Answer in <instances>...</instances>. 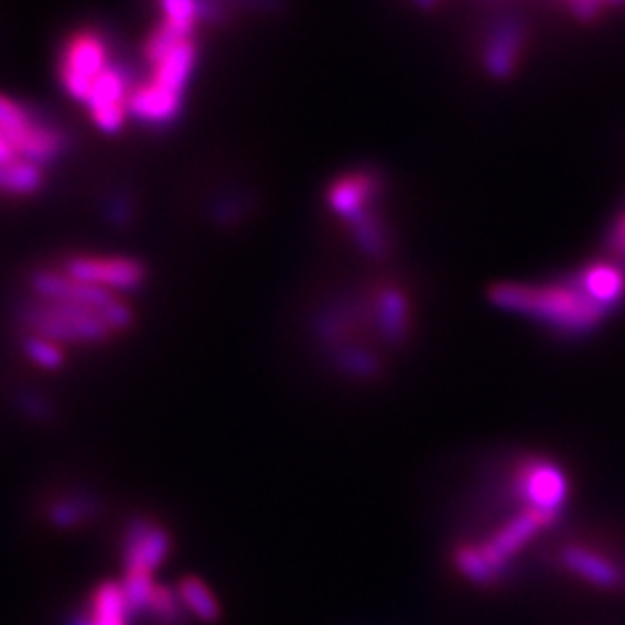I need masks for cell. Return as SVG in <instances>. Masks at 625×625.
Listing matches in <instances>:
<instances>
[{
	"label": "cell",
	"instance_id": "1",
	"mask_svg": "<svg viewBox=\"0 0 625 625\" xmlns=\"http://www.w3.org/2000/svg\"><path fill=\"white\" fill-rule=\"evenodd\" d=\"M570 492L561 461L542 452L507 456L489 486V521L450 551L454 572L477 589L505 584L524 553L563 519Z\"/></svg>",
	"mask_w": 625,
	"mask_h": 625
},
{
	"label": "cell",
	"instance_id": "29",
	"mask_svg": "<svg viewBox=\"0 0 625 625\" xmlns=\"http://www.w3.org/2000/svg\"><path fill=\"white\" fill-rule=\"evenodd\" d=\"M17 160H21V158L17 155L14 147L8 142L3 134H0V165H8V162H17Z\"/></svg>",
	"mask_w": 625,
	"mask_h": 625
},
{
	"label": "cell",
	"instance_id": "26",
	"mask_svg": "<svg viewBox=\"0 0 625 625\" xmlns=\"http://www.w3.org/2000/svg\"><path fill=\"white\" fill-rule=\"evenodd\" d=\"M105 212L111 225L116 227H128L134 220V202L128 193H114L105 202Z\"/></svg>",
	"mask_w": 625,
	"mask_h": 625
},
{
	"label": "cell",
	"instance_id": "15",
	"mask_svg": "<svg viewBox=\"0 0 625 625\" xmlns=\"http://www.w3.org/2000/svg\"><path fill=\"white\" fill-rule=\"evenodd\" d=\"M132 616L128 597L121 584L105 582L90 600V610L84 616H75L69 625H128Z\"/></svg>",
	"mask_w": 625,
	"mask_h": 625
},
{
	"label": "cell",
	"instance_id": "20",
	"mask_svg": "<svg viewBox=\"0 0 625 625\" xmlns=\"http://www.w3.org/2000/svg\"><path fill=\"white\" fill-rule=\"evenodd\" d=\"M250 208L252 200L246 191H227L208 204V218L216 227H237L246 220Z\"/></svg>",
	"mask_w": 625,
	"mask_h": 625
},
{
	"label": "cell",
	"instance_id": "2",
	"mask_svg": "<svg viewBox=\"0 0 625 625\" xmlns=\"http://www.w3.org/2000/svg\"><path fill=\"white\" fill-rule=\"evenodd\" d=\"M489 299L492 304L532 317L565 338L593 334L612 313L589 294L576 271L563 281L542 285L500 283L489 290Z\"/></svg>",
	"mask_w": 625,
	"mask_h": 625
},
{
	"label": "cell",
	"instance_id": "5",
	"mask_svg": "<svg viewBox=\"0 0 625 625\" xmlns=\"http://www.w3.org/2000/svg\"><path fill=\"white\" fill-rule=\"evenodd\" d=\"M553 563L561 574L597 593L625 595V553L605 542L565 540L556 547Z\"/></svg>",
	"mask_w": 625,
	"mask_h": 625
},
{
	"label": "cell",
	"instance_id": "13",
	"mask_svg": "<svg viewBox=\"0 0 625 625\" xmlns=\"http://www.w3.org/2000/svg\"><path fill=\"white\" fill-rule=\"evenodd\" d=\"M524 23L517 19H505L492 31L489 42L484 50V65L496 79L509 77L517 65V58L524 50Z\"/></svg>",
	"mask_w": 625,
	"mask_h": 625
},
{
	"label": "cell",
	"instance_id": "7",
	"mask_svg": "<svg viewBox=\"0 0 625 625\" xmlns=\"http://www.w3.org/2000/svg\"><path fill=\"white\" fill-rule=\"evenodd\" d=\"M58 269L77 278V281L98 285L109 292H134L144 288L149 278L144 262L116 258V255H67L61 260Z\"/></svg>",
	"mask_w": 625,
	"mask_h": 625
},
{
	"label": "cell",
	"instance_id": "23",
	"mask_svg": "<svg viewBox=\"0 0 625 625\" xmlns=\"http://www.w3.org/2000/svg\"><path fill=\"white\" fill-rule=\"evenodd\" d=\"M23 355H26L35 366L46 370H56L65 364V353L61 351V345L42 336L26 334V338H23Z\"/></svg>",
	"mask_w": 625,
	"mask_h": 625
},
{
	"label": "cell",
	"instance_id": "3",
	"mask_svg": "<svg viewBox=\"0 0 625 625\" xmlns=\"http://www.w3.org/2000/svg\"><path fill=\"white\" fill-rule=\"evenodd\" d=\"M17 320L29 336H42L54 343L100 345L116 336L98 311L40 297L21 301Z\"/></svg>",
	"mask_w": 625,
	"mask_h": 625
},
{
	"label": "cell",
	"instance_id": "28",
	"mask_svg": "<svg viewBox=\"0 0 625 625\" xmlns=\"http://www.w3.org/2000/svg\"><path fill=\"white\" fill-rule=\"evenodd\" d=\"M21 410L29 417H33L35 422H50L54 417V408L46 403L37 394H23L21 397Z\"/></svg>",
	"mask_w": 625,
	"mask_h": 625
},
{
	"label": "cell",
	"instance_id": "16",
	"mask_svg": "<svg viewBox=\"0 0 625 625\" xmlns=\"http://www.w3.org/2000/svg\"><path fill=\"white\" fill-rule=\"evenodd\" d=\"M193 35H195V31L181 29V26H176V23L160 17L155 26L149 31V35L142 42V63L149 69H153L155 65L165 61L181 42H185Z\"/></svg>",
	"mask_w": 625,
	"mask_h": 625
},
{
	"label": "cell",
	"instance_id": "4",
	"mask_svg": "<svg viewBox=\"0 0 625 625\" xmlns=\"http://www.w3.org/2000/svg\"><path fill=\"white\" fill-rule=\"evenodd\" d=\"M29 288L40 299L65 301V304L98 311L109 327L114 330V334L128 332L134 324V313L123 299H119L114 292L103 290L98 285L77 281V278L67 276L61 269H52V267L33 269L29 273Z\"/></svg>",
	"mask_w": 625,
	"mask_h": 625
},
{
	"label": "cell",
	"instance_id": "8",
	"mask_svg": "<svg viewBox=\"0 0 625 625\" xmlns=\"http://www.w3.org/2000/svg\"><path fill=\"white\" fill-rule=\"evenodd\" d=\"M17 155L33 165L46 170L61 162L69 149H73V137L54 119L35 107L31 126L10 139Z\"/></svg>",
	"mask_w": 625,
	"mask_h": 625
},
{
	"label": "cell",
	"instance_id": "9",
	"mask_svg": "<svg viewBox=\"0 0 625 625\" xmlns=\"http://www.w3.org/2000/svg\"><path fill=\"white\" fill-rule=\"evenodd\" d=\"M172 551V538L170 532L149 521V519H134L121 545V556L126 574H153L162 561L168 559Z\"/></svg>",
	"mask_w": 625,
	"mask_h": 625
},
{
	"label": "cell",
	"instance_id": "24",
	"mask_svg": "<svg viewBox=\"0 0 625 625\" xmlns=\"http://www.w3.org/2000/svg\"><path fill=\"white\" fill-rule=\"evenodd\" d=\"M121 586L126 591L130 612L134 616L147 614L149 607H151L155 586H158V584H153V579L149 574H126V582Z\"/></svg>",
	"mask_w": 625,
	"mask_h": 625
},
{
	"label": "cell",
	"instance_id": "12",
	"mask_svg": "<svg viewBox=\"0 0 625 625\" xmlns=\"http://www.w3.org/2000/svg\"><path fill=\"white\" fill-rule=\"evenodd\" d=\"M380 191V176L370 170H357L338 176L327 191V204L345 223L362 214Z\"/></svg>",
	"mask_w": 625,
	"mask_h": 625
},
{
	"label": "cell",
	"instance_id": "21",
	"mask_svg": "<svg viewBox=\"0 0 625 625\" xmlns=\"http://www.w3.org/2000/svg\"><path fill=\"white\" fill-rule=\"evenodd\" d=\"M98 513V500L90 496H67L52 505L50 521L58 528H75L90 521Z\"/></svg>",
	"mask_w": 625,
	"mask_h": 625
},
{
	"label": "cell",
	"instance_id": "27",
	"mask_svg": "<svg viewBox=\"0 0 625 625\" xmlns=\"http://www.w3.org/2000/svg\"><path fill=\"white\" fill-rule=\"evenodd\" d=\"M607 250L612 252V258L625 267V208L621 212V216L616 218L614 227L610 229L607 235Z\"/></svg>",
	"mask_w": 625,
	"mask_h": 625
},
{
	"label": "cell",
	"instance_id": "10",
	"mask_svg": "<svg viewBox=\"0 0 625 625\" xmlns=\"http://www.w3.org/2000/svg\"><path fill=\"white\" fill-rule=\"evenodd\" d=\"M370 311H374V330L387 347L401 351L408 345L412 334L410 301L397 285H382L370 294Z\"/></svg>",
	"mask_w": 625,
	"mask_h": 625
},
{
	"label": "cell",
	"instance_id": "17",
	"mask_svg": "<svg viewBox=\"0 0 625 625\" xmlns=\"http://www.w3.org/2000/svg\"><path fill=\"white\" fill-rule=\"evenodd\" d=\"M44 170L26 160L0 165V195L6 197H31L44 188Z\"/></svg>",
	"mask_w": 625,
	"mask_h": 625
},
{
	"label": "cell",
	"instance_id": "14",
	"mask_svg": "<svg viewBox=\"0 0 625 625\" xmlns=\"http://www.w3.org/2000/svg\"><path fill=\"white\" fill-rule=\"evenodd\" d=\"M197 56H200V44H197V35H193L185 42H181L176 50L160 65L149 69L147 79H151L153 84H158L162 88L185 96V88H188V82L193 77Z\"/></svg>",
	"mask_w": 625,
	"mask_h": 625
},
{
	"label": "cell",
	"instance_id": "11",
	"mask_svg": "<svg viewBox=\"0 0 625 625\" xmlns=\"http://www.w3.org/2000/svg\"><path fill=\"white\" fill-rule=\"evenodd\" d=\"M185 96L162 88L151 79H139L130 90L128 111L132 119L149 128H170L183 114Z\"/></svg>",
	"mask_w": 625,
	"mask_h": 625
},
{
	"label": "cell",
	"instance_id": "18",
	"mask_svg": "<svg viewBox=\"0 0 625 625\" xmlns=\"http://www.w3.org/2000/svg\"><path fill=\"white\" fill-rule=\"evenodd\" d=\"M347 229H351L355 244L364 255H368V258L374 260L385 258L389 250L387 231L385 225L376 218V214H370L368 208H364V212L357 214L353 220H347Z\"/></svg>",
	"mask_w": 625,
	"mask_h": 625
},
{
	"label": "cell",
	"instance_id": "6",
	"mask_svg": "<svg viewBox=\"0 0 625 625\" xmlns=\"http://www.w3.org/2000/svg\"><path fill=\"white\" fill-rule=\"evenodd\" d=\"M111 40L96 26L75 29L61 44L58 77L73 100L86 105L96 79L111 65Z\"/></svg>",
	"mask_w": 625,
	"mask_h": 625
},
{
	"label": "cell",
	"instance_id": "22",
	"mask_svg": "<svg viewBox=\"0 0 625 625\" xmlns=\"http://www.w3.org/2000/svg\"><path fill=\"white\" fill-rule=\"evenodd\" d=\"M35 107L26 103H17L8 96H0V134H3L8 142L19 132L26 130L33 121Z\"/></svg>",
	"mask_w": 625,
	"mask_h": 625
},
{
	"label": "cell",
	"instance_id": "19",
	"mask_svg": "<svg viewBox=\"0 0 625 625\" xmlns=\"http://www.w3.org/2000/svg\"><path fill=\"white\" fill-rule=\"evenodd\" d=\"M179 597H181L183 605L188 607V612H193L195 618H200L204 623H216L223 614L214 591L208 589L197 576L181 579Z\"/></svg>",
	"mask_w": 625,
	"mask_h": 625
},
{
	"label": "cell",
	"instance_id": "25",
	"mask_svg": "<svg viewBox=\"0 0 625 625\" xmlns=\"http://www.w3.org/2000/svg\"><path fill=\"white\" fill-rule=\"evenodd\" d=\"M181 597H174V593L165 586H155L151 607H149V616L158 623V625H181V607H179Z\"/></svg>",
	"mask_w": 625,
	"mask_h": 625
}]
</instances>
